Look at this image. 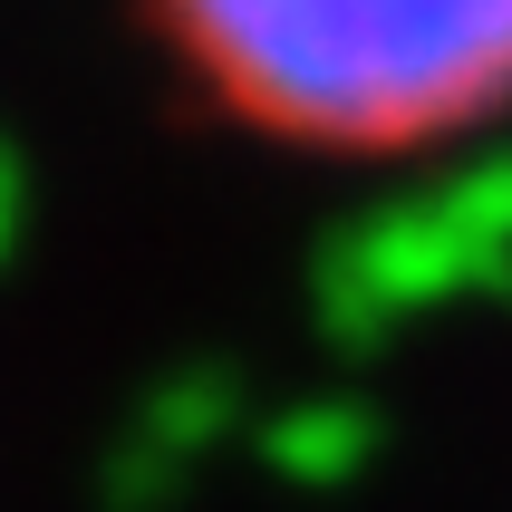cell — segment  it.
<instances>
[{
    "label": "cell",
    "mask_w": 512,
    "mask_h": 512,
    "mask_svg": "<svg viewBox=\"0 0 512 512\" xmlns=\"http://www.w3.org/2000/svg\"><path fill=\"white\" fill-rule=\"evenodd\" d=\"M203 116L281 155H426L512 116V0H126Z\"/></svg>",
    "instance_id": "cell-1"
}]
</instances>
